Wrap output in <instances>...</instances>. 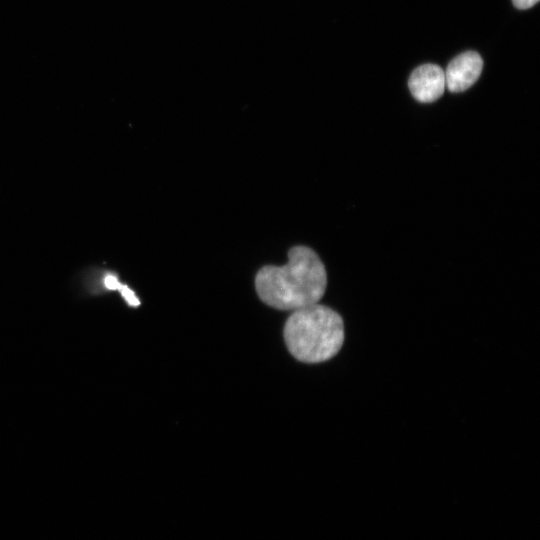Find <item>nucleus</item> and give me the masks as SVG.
Segmentation results:
<instances>
[{
    "label": "nucleus",
    "instance_id": "nucleus-4",
    "mask_svg": "<svg viewBox=\"0 0 540 540\" xmlns=\"http://www.w3.org/2000/svg\"><path fill=\"white\" fill-rule=\"evenodd\" d=\"M482 67L483 61L477 52L467 51L458 55L444 72L446 87L454 93L467 90L479 78Z\"/></svg>",
    "mask_w": 540,
    "mask_h": 540
},
{
    "label": "nucleus",
    "instance_id": "nucleus-7",
    "mask_svg": "<svg viewBox=\"0 0 540 540\" xmlns=\"http://www.w3.org/2000/svg\"><path fill=\"white\" fill-rule=\"evenodd\" d=\"M518 9H528L534 6L539 0H512Z\"/></svg>",
    "mask_w": 540,
    "mask_h": 540
},
{
    "label": "nucleus",
    "instance_id": "nucleus-3",
    "mask_svg": "<svg viewBox=\"0 0 540 540\" xmlns=\"http://www.w3.org/2000/svg\"><path fill=\"white\" fill-rule=\"evenodd\" d=\"M408 87L417 101L434 102L442 96L446 88L444 71L435 64L421 65L411 73Z\"/></svg>",
    "mask_w": 540,
    "mask_h": 540
},
{
    "label": "nucleus",
    "instance_id": "nucleus-2",
    "mask_svg": "<svg viewBox=\"0 0 540 540\" xmlns=\"http://www.w3.org/2000/svg\"><path fill=\"white\" fill-rule=\"evenodd\" d=\"M283 335L294 358L309 364L321 363L340 351L345 338L344 322L335 310L316 303L294 310L286 320Z\"/></svg>",
    "mask_w": 540,
    "mask_h": 540
},
{
    "label": "nucleus",
    "instance_id": "nucleus-5",
    "mask_svg": "<svg viewBox=\"0 0 540 540\" xmlns=\"http://www.w3.org/2000/svg\"><path fill=\"white\" fill-rule=\"evenodd\" d=\"M121 295L128 305L132 307H137L140 305L139 299L136 297L135 293L126 285H123L121 290Z\"/></svg>",
    "mask_w": 540,
    "mask_h": 540
},
{
    "label": "nucleus",
    "instance_id": "nucleus-1",
    "mask_svg": "<svg viewBox=\"0 0 540 540\" xmlns=\"http://www.w3.org/2000/svg\"><path fill=\"white\" fill-rule=\"evenodd\" d=\"M327 286L323 262L311 248L295 246L282 266L262 267L255 289L262 302L278 310H297L318 303Z\"/></svg>",
    "mask_w": 540,
    "mask_h": 540
},
{
    "label": "nucleus",
    "instance_id": "nucleus-6",
    "mask_svg": "<svg viewBox=\"0 0 540 540\" xmlns=\"http://www.w3.org/2000/svg\"><path fill=\"white\" fill-rule=\"evenodd\" d=\"M104 285L109 290H121L123 284H121L115 275L108 274L104 278Z\"/></svg>",
    "mask_w": 540,
    "mask_h": 540
}]
</instances>
